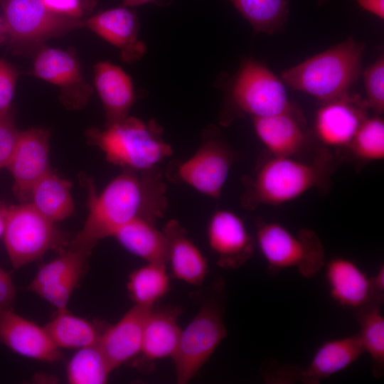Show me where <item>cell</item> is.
Returning <instances> with one entry per match:
<instances>
[{
    "label": "cell",
    "instance_id": "1",
    "mask_svg": "<svg viewBox=\"0 0 384 384\" xmlns=\"http://www.w3.org/2000/svg\"><path fill=\"white\" fill-rule=\"evenodd\" d=\"M87 188L88 216L72 246L92 250L125 223L141 218L154 224L167 208L166 185L158 166L143 171L125 169L99 196L92 181Z\"/></svg>",
    "mask_w": 384,
    "mask_h": 384
},
{
    "label": "cell",
    "instance_id": "2",
    "mask_svg": "<svg viewBox=\"0 0 384 384\" xmlns=\"http://www.w3.org/2000/svg\"><path fill=\"white\" fill-rule=\"evenodd\" d=\"M365 44L349 38L345 41L284 70L282 80L322 103L348 92L361 68Z\"/></svg>",
    "mask_w": 384,
    "mask_h": 384
},
{
    "label": "cell",
    "instance_id": "3",
    "mask_svg": "<svg viewBox=\"0 0 384 384\" xmlns=\"http://www.w3.org/2000/svg\"><path fill=\"white\" fill-rule=\"evenodd\" d=\"M162 131L154 119L145 123L127 116L103 130L90 128L86 136L90 144L102 150L109 162L143 171L157 167L173 153L162 138Z\"/></svg>",
    "mask_w": 384,
    "mask_h": 384
},
{
    "label": "cell",
    "instance_id": "4",
    "mask_svg": "<svg viewBox=\"0 0 384 384\" xmlns=\"http://www.w3.org/2000/svg\"><path fill=\"white\" fill-rule=\"evenodd\" d=\"M325 176L324 167L319 163L273 156L257 171L242 203L249 208L260 204L280 205L319 186Z\"/></svg>",
    "mask_w": 384,
    "mask_h": 384
},
{
    "label": "cell",
    "instance_id": "5",
    "mask_svg": "<svg viewBox=\"0 0 384 384\" xmlns=\"http://www.w3.org/2000/svg\"><path fill=\"white\" fill-rule=\"evenodd\" d=\"M14 269L41 257L50 250L62 249L64 238L55 223L41 214L30 202L6 206L3 233Z\"/></svg>",
    "mask_w": 384,
    "mask_h": 384
},
{
    "label": "cell",
    "instance_id": "6",
    "mask_svg": "<svg viewBox=\"0 0 384 384\" xmlns=\"http://www.w3.org/2000/svg\"><path fill=\"white\" fill-rule=\"evenodd\" d=\"M6 43L22 53L46 40L84 26V21L56 14L41 0H0Z\"/></svg>",
    "mask_w": 384,
    "mask_h": 384
},
{
    "label": "cell",
    "instance_id": "7",
    "mask_svg": "<svg viewBox=\"0 0 384 384\" xmlns=\"http://www.w3.org/2000/svg\"><path fill=\"white\" fill-rule=\"evenodd\" d=\"M257 242L272 271L297 268L306 277L316 275L324 265V250L312 230L294 234L275 222L257 226Z\"/></svg>",
    "mask_w": 384,
    "mask_h": 384
},
{
    "label": "cell",
    "instance_id": "8",
    "mask_svg": "<svg viewBox=\"0 0 384 384\" xmlns=\"http://www.w3.org/2000/svg\"><path fill=\"white\" fill-rule=\"evenodd\" d=\"M227 336L219 308L205 303L188 326L181 331L172 356L177 383L190 381Z\"/></svg>",
    "mask_w": 384,
    "mask_h": 384
},
{
    "label": "cell",
    "instance_id": "9",
    "mask_svg": "<svg viewBox=\"0 0 384 384\" xmlns=\"http://www.w3.org/2000/svg\"><path fill=\"white\" fill-rule=\"evenodd\" d=\"M232 95L237 106L252 117L294 113L282 82L266 66L252 59L242 65Z\"/></svg>",
    "mask_w": 384,
    "mask_h": 384
},
{
    "label": "cell",
    "instance_id": "10",
    "mask_svg": "<svg viewBox=\"0 0 384 384\" xmlns=\"http://www.w3.org/2000/svg\"><path fill=\"white\" fill-rule=\"evenodd\" d=\"M215 134L208 131L201 147L190 159L178 164L174 176L201 193L218 198L233 163V155Z\"/></svg>",
    "mask_w": 384,
    "mask_h": 384
},
{
    "label": "cell",
    "instance_id": "11",
    "mask_svg": "<svg viewBox=\"0 0 384 384\" xmlns=\"http://www.w3.org/2000/svg\"><path fill=\"white\" fill-rule=\"evenodd\" d=\"M92 250L70 245L41 267L28 289L57 308L67 309L69 299L87 267Z\"/></svg>",
    "mask_w": 384,
    "mask_h": 384
},
{
    "label": "cell",
    "instance_id": "12",
    "mask_svg": "<svg viewBox=\"0 0 384 384\" xmlns=\"http://www.w3.org/2000/svg\"><path fill=\"white\" fill-rule=\"evenodd\" d=\"M33 73L60 88V100L70 110L87 103L92 90L85 81L75 56L70 52L45 48L37 55Z\"/></svg>",
    "mask_w": 384,
    "mask_h": 384
},
{
    "label": "cell",
    "instance_id": "13",
    "mask_svg": "<svg viewBox=\"0 0 384 384\" xmlns=\"http://www.w3.org/2000/svg\"><path fill=\"white\" fill-rule=\"evenodd\" d=\"M14 179V192L22 203L30 201L34 185L50 170L49 132L32 128L20 131L18 144L7 166Z\"/></svg>",
    "mask_w": 384,
    "mask_h": 384
},
{
    "label": "cell",
    "instance_id": "14",
    "mask_svg": "<svg viewBox=\"0 0 384 384\" xmlns=\"http://www.w3.org/2000/svg\"><path fill=\"white\" fill-rule=\"evenodd\" d=\"M208 239L222 268H238L254 253V240L245 223L229 210H218L213 214L208 227Z\"/></svg>",
    "mask_w": 384,
    "mask_h": 384
},
{
    "label": "cell",
    "instance_id": "15",
    "mask_svg": "<svg viewBox=\"0 0 384 384\" xmlns=\"http://www.w3.org/2000/svg\"><path fill=\"white\" fill-rule=\"evenodd\" d=\"M366 100L346 93L323 103L316 116V132L319 139L331 146H348L362 122L367 118Z\"/></svg>",
    "mask_w": 384,
    "mask_h": 384
},
{
    "label": "cell",
    "instance_id": "16",
    "mask_svg": "<svg viewBox=\"0 0 384 384\" xmlns=\"http://www.w3.org/2000/svg\"><path fill=\"white\" fill-rule=\"evenodd\" d=\"M0 343L14 353L41 361L54 363L63 357L44 327L13 309L0 311Z\"/></svg>",
    "mask_w": 384,
    "mask_h": 384
},
{
    "label": "cell",
    "instance_id": "17",
    "mask_svg": "<svg viewBox=\"0 0 384 384\" xmlns=\"http://www.w3.org/2000/svg\"><path fill=\"white\" fill-rule=\"evenodd\" d=\"M152 308L135 304L100 334L97 345L112 370L141 353L145 322Z\"/></svg>",
    "mask_w": 384,
    "mask_h": 384
},
{
    "label": "cell",
    "instance_id": "18",
    "mask_svg": "<svg viewBox=\"0 0 384 384\" xmlns=\"http://www.w3.org/2000/svg\"><path fill=\"white\" fill-rule=\"evenodd\" d=\"M84 26L117 46L127 63L139 60L146 52L144 43L138 39L137 16L126 6L97 14L84 21Z\"/></svg>",
    "mask_w": 384,
    "mask_h": 384
},
{
    "label": "cell",
    "instance_id": "19",
    "mask_svg": "<svg viewBox=\"0 0 384 384\" xmlns=\"http://www.w3.org/2000/svg\"><path fill=\"white\" fill-rule=\"evenodd\" d=\"M326 278L331 297L343 307L357 311L382 302L373 291L371 279L348 259L336 257L329 261Z\"/></svg>",
    "mask_w": 384,
    "mask_h": 384
},
{
    "label": "cell",
    "instance_id": "20",
    "mask_svg": "<svg viewBox=\"0 0 384 384\" xmlns=\"http://www.w3.org/2000/svg\"><path fill=\"white\" fill-rule=\"evenodd\" d=\"M94 73L95 85L105 112L106 126L127 117L134 101L129 76L107 62L95 65Z\"/></svg>",
    "mask_w": 384,
    "mask_h": 384
},
{
    "label": "cell",
    "instance_id": "21",
    "mask_svg": "<svg viewBox=\"0 0 384 384\" xmlns=\"http://www.w3.org/2000/svg\"><path fill=\"white\" fill-rule=\"evenodd\" d=\"M164 234L168 243V261L174 276L191 284H199L208 274L206 258L187 236L186 230L176 220L165 225Z\"/></svg>",
    "mask_w": 384,
    "mask_h": 384
},
{
    "label": "cell",
    "instance_id": "22",
    "mask_svg": "<svg viewBox=\"0 0 384 384\" xmlns=\"http://www.w3.org/2000/svg\"><path fill=\"white\" fill-rule=\"evenodd\" d=\"M363 353L358 334L326 341L317 348L309 364L302 371L301 380L306 383H318L348 368Z\"/></svg>",
    "mask_w": 384,
    "mask_h": 384
},
{
    "label": "cell",
    "instance_id": "23",
    "mask_svg": "<svg viewBox=\"0 0 384 384\" xmlns=\"http://www.w3.org/2000/svg\"><path fill=\"white\" fill-rule=\"evenodd\" d=\"M257 137L274 156H288L299 151L306 142V134L294 113L253 117Z\"/></svg>",
    "mask_w": 384,
    "mask_h": 384
},
{
    "label": "cell",
    "instance_id": "24",
    "mask_svg": "<svg viewBox=\"0 0 384 384\" xmlns=\"http://www.w3.org/2000/svg\"><path fill=\"white\" fill-rule=\"evenodd\" d=\"M177 308L151 309L145 322L141 353L149 361L174 356L181 331Z\"/></svg>",
    "mask_w": 384,
    "mask_h": 384
},
{
    "label": "cell",
    "instance_id": "25",
    "mask_svg": "<svg viewBox=\"0 0 384 384\" xmlns=\"http://www.w3.org/2000/svg\"><path fill=\"white\" fill-rule=\"evenodd\" d=\"M112 236L129 252L148 262L167 263L166 236L153 223L136 218L119 228Z\"/></svg>",
    "mask_w": 384,
    "mask_h": 384
},
{
    "label": "cell",
    "instance_id": "26",
    "mask_svg": "<svg viewBox=\"0 0 384 384\" xmlns=\"http://www.w3.org/2000/svg\"><path fill=\"white\" fill-rule=\"evenodd\" d=\"M71 187L68 180L50 171L33 187L29 202L49 220H64L74 211Z\"/></svg>",
    "mask_w": 384,
    "mask_h": 384
},
{
    "label": "cell",
    "instance_id": "27",
    "mask_svg": "<svg viewBox=\"0 0 384 384\" xmlns=\"http://www.w3.org/2000/svg\"><path fill=\"white\" fill-rule=\"evenodd\" d=\"M58 348H82L97 344L100 334L89 321L67 310L57 314L44 326Z\"/></svg>",
    "mask_w": 384,
    "mask_h": 384
},
{
    "label": "cell",
    "instance_id": "28",
    "mask_svg": "<svg viewBox=\"0 0 384 384\" xmlns=\"http://www.w3.org/2000/svg\"><path fill=\"white\" fill-rule=\"evenodd\" d=\"M250 23L255 32L273 34L284 30L289 0H228Z\"/></svg>",
    "mask_w": 384,
    "mask_h": 384
},
{
    "label": "cell",
    "instance_id": "29",
    "mask_svg": "<svg viewBox=\"0 0 384 384\" xmlns=\"http://www.w3.org/2000/svg\"><path fill=\"white\" fill-rule=\"evenodd\" d=\"M166 265L148 262L130 274L127 289L135 304L153 307L154 304L167 293L170 283Z\"/></svg>",
    "mask_w": 384,
    "mask_h": 384
},
{
    "label": "cell",
    "instance_id": "30",
    "mask_svg": "<svg viewBox=\"0 0 384 384\" xmlns=\"http://www.w3.org/2000/svg\"><path fill=\"white\" fill-rule=\"evenodd\" d=\"M380 303L371 304L356 311L360 324L358 334L364 349L373 363L372 373L380 378L384 372V318Z\"/></svg>",
    "mask_w": 384,
    "mask_h": 384
},
{
    "label": "cell",
    "instance_id": "31",
    "mask_svg": "<svg viewBox=\"0 0 384 384\" xmlns=\"http://www.w3.org/2000/svg\"><path fill=\"white\" fill-rule=\"evenodd\" d=\"M112 371L97 344L80 348L66 368L68 381L71 384H104Z\"/></svg>",
    "mask_w": 384,
    "mask_h": 384
},
{
    "label": "cell",
    "instance_id": "32",
    "mask_svg": "<svg viewBox=\"0 0 384 384\" xmlns=\"http://www.w3.org/2000/svg\"><path fill=\"white\" fill-rule=\"evenodd\" d=\"M353 154L366 161L384 158V122L379 117L366 118L348 144Z\"/></svg>",
    "mask_w": 384,
    "mask_h": 384
},
{
    "label": "cell",
    "instance_id": "33",
    "mask_svg": "<svg viewBox=\"0 0 384 384\" xmlns=\"http://www.w3.org/2000/svg\"><path fill=\"white\" fill-rule=\"evenodd\" d=\"M368 107L378 114L384 111V58L380 55L363 72Z\"/></svg>",
    "mask_w": 384,
    "mask_h": 384
},
{
    "label": "cell",
    "instance_id": "34",
    "mask_svg": "<svg viewBox=\"0 0 384 384\" xmlns=\"http://www.w3.org/2000/svg\"><path fill=\"white\" fill-rule=\"evenodd\" d=\"M19 134L11 108L0 115V169L7 168L9 164L18 144Z\"/></svg>",
    "mask_w": 384,
    "mask_h": 384
},
{
    "label": "cell",
    "instance_id": "35",
    "mask_svg": "<svg viewBox=\"0 0 384 384\" xmlns=\"http://www.w3.org/2000/svg\"><path fill=\"white\" fill-rule=\"evenodd\" d=\"M18 71L4 59H0V115L11 109Z\"/></svg>",
    "mask_w": 384,
    "mask_h": 384
},
{
    "label": "cell",
    "instance_id": "36",
    "mask_svg": "<svg viewBox=\"0 0 384 384\" xmlns=\"http://www.w3.org/2000/svg\"><path fill=\"white\" fill-rule=\"evenodd\" d=\"M50 11L66 16L79 18L83 13L82 0H41Z\"/></svg>",
    "mask_w": 384,
    "mask_h": 384
},
{
    "label": "cell",
    "instance_id": "37",
    "mask_svg": "<svg viewBox=\"0 0 384 384\" xmlns=\"http://www.w3.org/2000/svg\"><path fill=\"white\" fill-rule=\"evenodd\" d=\"M16 288L10 274L0 267V311L13 309Z\"/></svg>",
    "mask_w": 384,
    "mask_h": 384
},
{
    "label": "cell",
    "instance_id": "38",
    "mask_svg": "<svg viewBox=\"0 0 384 384\" xmlns=\"http://www.w3.org/2000/svg\"><path fill=\"white\" fill-rule=\"evenodd\" d=\"M356 1L363 9L372 13L381 19L384 18V0Z\"/></svg>",
    "mask_w": 384,
    "mask_h": 384
},
{
    "label": "cell",
    "instance_id": "39",
    "mask_svg": "<svg viewBox=\"0 0 384 384\" xmlns=\"http://www.w3.org/2000/svg\"><path fill=\"white\" fill-rule=\"evenodd\" d=\"M375 295L383 301L384 291V267L381 265L375 276L370 278Z\"/></svg>",
    "mask_w": 384,
    "mask_h": 384
},
{
    "label": "cell",
    "instance_id": "40",
    "mask_svg": "<svg viewBox=\"0 0 384 384\" xmlns=\"http://www.w3.org/2000/svg\"><path fill=\"white\" fill-rule=\"evenodd\" d=\"M155 0H123V5L124 6H135L144 4H147Z\"/></svg>",
    "mask_w": 384,
    "mask_h": 384
},
{
    "label": "cell",
    "instance_id": "41",
    "mask_svg": "<svg viewBox=\"0 0 384 384\" xmlns=\"http://www.w3.org/2000/svg\"><path fill=\"white\" fill-rule=\"evenodd\" d=\"M6 206L0 204V237L3 235L5 225Z\"/></svg>",
    "mask_w": 384,
    "mask_h": 384
},
{
    "label": "cell",
    "instance_id": "42",
    "mask_svg": "<svg viewBox=\"0 0 384 384\" xmlns=\"http://www.w3.org/2000/svg\"><path fill=\"white\" fill-rule=\"evenodd\" d=\"M6 43V28L3 17L0 16V43Z\"/></svg>",
    "mask_w": 384,
    "mask_h": 384
},
{
    "label": "cell",
    "instance_id": "43",
    "mask_svg": "<svg viewBox=\"0 0 384 384\" xmlns=\"http://www.w3.org/2000/svg\"><path fill=\"white\" fill-rule=\"evenodd\" d=\"M327 1H329V0H318V4L319 5H322V4H325Z\"/></svg>",
    "mask_w": 384,
    "mask_h": 384
}]
</instances>
